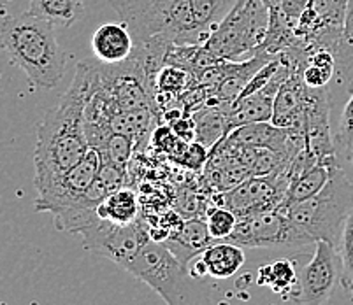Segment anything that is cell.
<instances>
[{
    "label": "cell",
    "instance_id": "obj_1",
    "mask_svg": "<svg viewBox=\"0 0 353 305\" xmlns=\"http://www.w3.org/2000/svg\"><path fill=\"white\" fill-rule=\"evenodd\" d=\"M99 86V67L81 62L59 104L44 114L34 149V185L39 189L78 165L90 149L85 109Z\"/></svg>",
    "mask_w": 353,
    "mask_h": 305
},
{
    "label": "cell",
    "instance_id": "obj_2",
    "mask_svg": "<svg viewBox=\"0 0 353 305\" xmlns=\"http://www.w3.org/2000/svg\"><path fill=\"white\" fill-rule=\"evenodd\" d=\"M54 30L53 25L28 11L0 20V48L12 65L23 70L32 88L41 92L59 86L65 74V51Z\"/></svg>",
    "mask_w": 353,
    "mask_h": 305
},
{
    "label": "cell",
    "instance_id": "obj_3",
    "mask_svg": "<svg viewBox=\"0 0 353 305\" xmlns=\"http://www.w3.org/2000/svg\"><path fill=\"white\" fill-rule=\"evenodd\" d=\"M114 11L136 48L201 46L204 43L190 0H114Z\"/></svg>",
    "mask_w": 353,
    "mask_h": 305
},
{
    "label": "cell",
    "instance_id": "obj_4",
    "mask_svg": "<svg viewBox=\"0 0 353 305\" xmlns=\"http://www.w3.org/2000/svg\"><path fill=\"white\" fill-rule=\"evenodd\" d=\"M125 271L162 297L167 305H211L213 279L197 277L162 242L150 240Z\"/></svg>",
    "mask_w": 353,
    "mask_h": 305
},
{
    "label": "cell",
    "instance_id": "obj_5",
    "mask_svg": "<svg viewBox=\"0 0 353 305\" xmlns=\"http://www.w3.org/2000/svg\"><path fill=\"white\" fill-rule=\"evenodd\" d=\"M278 209L314 242L323 240L338 249L345 221L353 211V185L338 169L319 193Z\"/></svg>",
    "mask_w": 353,
    "mask_h": 305
},
{
    "label": "cell",
    "instance_id": "obj_6",
    "mask_svg": "<svg viewBox=\"0 0 353 305\" xmlns=\"http://www.w3.org/2000/svg\"><path fill=\"white\" fill-rule=\"evenodd\" d=\"M269 28V6L264 0H237L216 30L199 46L195 62H234L259 50Z\"/></svg>",
    "mask_w": 353,
    "mask_h": 305
},
{
    "label": "cell",
    "instance_id": "obj_7",
    "mask_svg": "<svg viewBox=\"0 0 353 305\" xmlns=\"http://www.w3.org/2000/svg\"><path fill=\"white\" fill-rule=\"evenodd\" d=\"M225 240L243 249L316 246V242L292 223L290 218L278 207L239 218L234 232Z\"/></svg>",
    "mask_w": 353,
    "mask_h": 305
},
{
    "label": "cell",
    "instance_id": "obj_8",
    "mask_svg": "<svg viewBox=\"0 0 353 305\" xmlns=\"http://www.w3.org/2000/svg\"><path fill=\"white\" fill-rule=\"evenodd\" d=\"M79 235L83 237L85 249L111 260L121 269H125V265L152 240L150 228L143 218H137L128 224L99 220L79 232Z\"/></svg>",
    "mask_w": 353,
    "mask_h": 305
},
{
    "label": "cell",
    "instance_id": "obj_9",
    "mask_svg": "<svg viewBox=\"0 0 353 305\" xmlns=\"http://www.w3.org/2000/svg\"><path fill=\"white\" fill-rule=\"evenodd\" d=\"M101 165V151L97 147H90L85 158L78 165H74L72 169L67 170L65 174L37 189L35 211L37 213L57 214L72 207L76 200L95 181Z\"/></svg>",
    "mask_w": 353,
    "mask_h": 305
},
{
    "label": "cell",
    "instance_id": "obj_10",
    "mask_svg": "<svg viewBox=\"0 0 353 305\" xmlns=\"http://www.w3.org/2000/svg\"><path fill=\"white\" fill-rule=\"evenodd\" d=\"M341 281V258L329 242H316L310 262L303 266L292 300L297 305H323Z\"/></svg>",
    "mask_w": 353,
    "mask_h": 305
},
{
    "label": "cell",
    "instance_id": "obj_11",
    "mask_svg": "<svg viewBox=\"0 0 353 305\" xmlns=\"http://www.w3.org/2000/svg\"><path fill=\"white\" fill-rule=\"evenodd\" d=\"M287 170L281 174L272 176H252L246 181L239 182L234 188L214 197V205L230 209L237 216H250V214L276 209L283 202L288 188Z\"/></svg>",
    "mask_w": 353,
    "mask_h": 305
},
{
    "label": "cell",
    "instance_id": "obj_12",
    "mask_svg": "<svg viewBox=\"0 0 353 305\" xmlns=\"http://www.w3.org/2000/svg\"><path fill=\"white\" fill-rule=\"evenodd\" d=\"M310 92L311 88L304 85L301 74L292 76L288 81H285L274 95L272 125L304 134Z\"/></svg>",
    "mask_w": 353,
    "mask_h": 305
},
{
    "label": "cell",
    "instance_id": "obj_13",
    "mask_svg": "<svg viewBox=\"0 0 353 305\" xmlns=\"http://www.w3.org/2000/svg\"><path fill=\"white\" fill-rule=\"evenodd\" d=\"M92 51L102 65H120L132 59L136 43L125 23H105L94 32Z\"/></svg>",
    "mask_w": 353,
    "mask_h": 305
},
{
    "label": "cell",
    "instance_id": "obj_14",
    "mask_svg": "<svg viewBox=\"0 0 353 305\" xmlns=\"http://www.w3.org/2000/svg\"><path fill=\"white\" fill-rule=\"evenodd\" d=\"M213 242L214 239L208 230L206 220L188 218L187 221H181L162 244L183 265H188Z\"/></svg>",
    "mask_w": 353,
    "mask_h": 305
},
{
    "label": "cell",
    "instance_id": "obj_15",
    "mask_svg": "<svg viewBox=\"0 0 353 305\" xmlns=\"http://www.w3.org/2000/svg\"><path fill=\"white\" fill-rule=\"evenodd\" d=\"M272 109H274V95L264 90L237 97L225 114V130L230 132L243 125L271 121Z\"/></svg>",
    "mask_w": 353,
    "mask_h": 305
},
{
    "label": "cell",
    "instance_id": "obj_16",
    "mask_svg": "<svg viewBox=\"0 0 353 305\" xmlns=\"http://www.w3.org/2000/svg\"><path fill=\"white\" fill-rule=\"evenodd\" d=\"M211 279H229L245 265V249L227 240H214L199 255Z\"/></svg>",
    "mask_w": 353,
    "mask_h": 305
},
{
    "label": "cell",
    "instance_id": "obj_17",
    "mask_svg": "<svg viewBox=\"0 0 353 305\" xmlns=\"http://www.w3.org/2000/svg\"><path fill=\"white\" fill-rule=\"evenodd\" d=\"M338 169H341V158L339 156H330V158L320 160L313 169L307 170L306 174H303L301 178H297L288 185L283 202L278 207L290 205L294 202L306 200V198L316 195L329 182V179L332 178L334 172Z\"/></svg>",
    "mask_w": 353,
    "mask_h": 305
},
{
    "label": "cell",
    "instance_id": "obj_18",
    "mask_svg": "<svg viewBox=\"0 0 353 305\" xmlns=\"http://www.w3.org/2000/svg\"><path fill=\"white\" fill-rule=\"evenodd\" d=\"M28 12L54 28H69L85 12V0H28Z\"/></svg>",
    "mask_w": 353,
    "mask_h": 305
},
{
    "label": "cell",
    "instance_id": "obj_19",
    "mask_svg": "<svg viewBox=\"0 0 353 305\" xmlns=\"http://www.w3.org/2000/svg\"><path fill=\"white\" fill-rule=\"evenodd\" d=\"M97 214L101 220L111 221L114 224L134 223L139 218L137 195L130 188L117 189L97 205Z\"/></svg>",
    "mask_w": 353,
    "mask_h": 305
},
{
    "label": "cell",
    "instance_id": "obj_20",
    "mask_svg": "<svg viewBox=\"0 0 353 305\" xmlns=\"http://www.w3.org/2000/svg\"><path fill=\"white\" fill-rule=\"evenodd\" d=\"M297 282H299V275L295 271L294 262L290 260H278V262L260 266L259 275H256V284L268 286L274 293L281 295L287 300H292L294 297Z\"/></svg>",
    "mask_w": 353,
    "mask_h": 305
},
{
    "label": "cell",
    "instance_id": "obj_21",
    "mask_svg": "<svg viewBox=\"0 0 353 305\" xmlns=\"http://www.w3.org/2000/svg\"><path fill=\"white\" fill-rule=\"evenodd\" d=\"M334 59H336V76L339 83L353 88V0H348L341 34L334 48Z\"/></svg>",
    "mask_w": 353,
    "mask_h": 305
},
{
    "label": "cell",
    "instance_id": "obj_22",
    "mask_svg": "<svg viewBox=\"0 0 353 305\" xmlns=\"http://www.w3.org/2000/svg\"><path fill=\"white\" fill-rule=\"evenodd\" d=\"M336 76V59L329 50H314L307 53L306 62L301 70V79L307 88H327Z\"/></svg>",
    "mask_w": 353,
    "mask_h": 305
},
{
    "label": "cell",
    "instance_id": "obj_23",
    "mask_svg": "<svg viewBox=\"0 0 353 305\" xmlns=\"http://www.w3.org/2000/svg\"><path fill=\"white\" fill-rule=\"evenodd\" d=\"M236 2L237 0H190L195 23H197L202 39L206 41L216 30L218 25L229 14Z\"/></svg>",
    "mask_w": 353,
    "mask_h": 305
},
{
    "label": "cell",
    "instance_id": "obj_24",
    "mask_svg": "<svg viewBox=\"0 0 353 305\" xmlns=\"http://www.w3.org/2000/svg\"><path fill=\"white\" fill-rule=\"evenodd\" d=\"M336 151L341 160H348L353 149V88H350V97L343 107L341 118H339L338 132L334 136Z\"/></svg>",
    "mask_w": 353,
    "mask_h": 305
},
{
    "label": "cell",
    "instance_id": "obj_25",
    "mask_svg": "<svg viewBox=\"0 0 353 305\" xmlns=\"http://www.w3.org/2000/svg\"><path fill=\"white\" fill-rule=\"evenodd\" d=\"M101 147V156L102 160H108L111 163H117V165L125 167L127 169V163L130 160L134 153V140L130 139L125 134H118V132H113L105 137V140L102 143Z\"/></svg>",
    "mask_w": 353,
    "mask_h": 305
},
{
    "label": "cell",
    "instance_id": "obj_26",
    "mask_svg": "<svg viewBox=\"0 0 353 305\" xmlns=\"http://www.w3.org/2000/svg\"><path fill=\"white\" fill-rule=\"evenodd\" d=\"M204 220H206L208 230H210L211 237L214 240H225L234 232V228H236L237 221H239V216L232 213L230 209L214 205V207L208 209Z\"/></svg>",
    "mask_w": 353,
    "mask_h": 305
},
{
    "label": "cell",
    "instance_id": "obj_27",
    "mask_svg": "<svg viewBox=\"0 0 353 305\" xmlns=\"http://www.w3.org/2000/svg\"><path fill=\"white\" fill-rule=\"evenodd\" d=\"M339 258H341V284L346 290L353 288V211L346 218L343 227L341 240L338 246Z\"/></svg>",
    "mask_w": 353,
    "mask_h": 305
},
{
    "label": "cell",
    "instance_id": "obj_28",
    "mask_svg": "<svg viewBox=\"0 0 353 305\" xmlns=\"http://www.w3.org/2000/svg\"><path fill=\"white\" fill-rule=\"evenodd\" d=\"M188 81H190V74L174 63H165L157 70L155 86L160 93L174 95L187 88Z\"/></svg>",
    "mask_w": 353,
    "mask_h": 305
},
{
    "label": "cell",
    "instance_id": "obj_29",
    "mask_svg": "<svg viewBox=\"0 0 353 305\" xmlns=\"http://www.w3.org/2000/svg\"><path fill=\"white\" fill-rule=\"evenodd\" d=\"M265 4L269 6V8H271V6H274V4H280V2H283V0H264Z\"/></svg>",
    "mask_w": 353,
    "mask_h": 305
},
{
    "label": "cell",
    "instance_id": "obj_30",
    "mask_svg": "<svg viewBox=\"0 0 353 305\" xmlns=\"http://www.w3.org/2000/svg\"><path fill=\"white\" fill-rule=\"evenodd\" d=\"M350 158H352V162H353V149H352V156H350Z\"/></svg>",
    "mask_w": 353,
    "mask_h": 305
},
{
    "label": "cell",
    "instance_id": "obj_31",
    "mask_svg": "<svg viewBox=\"0 0 353 305\" xmlns=\"http://www.w3.org/2000/svg\"><path fill=\"white\" fill-rule=\"evenodd\" d=\"M350 291H352V295H353V288H352V290H350Z\"/></svg>",
    "mask_w": 353,
    "mask_h": 305
}]
</instances>
